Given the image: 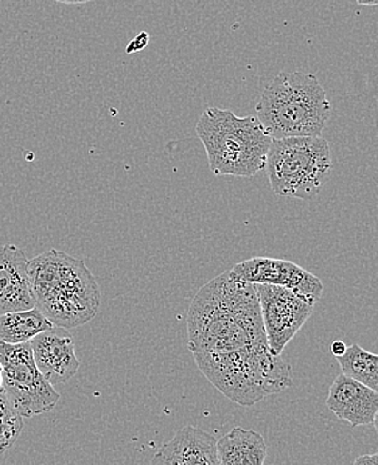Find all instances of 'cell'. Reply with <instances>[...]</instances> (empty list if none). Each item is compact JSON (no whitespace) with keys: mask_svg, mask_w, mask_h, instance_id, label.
I'll return each instance as SVG.
<instances>
[{"mask_svg":"<svg viewBox=\"0 0 378 465\" xmlns=\"http://www.w3.org/2000/svg\"><path fill=\"white\" fill-rule=\"evenodd\" d=\"M187 336L198 369L232 402L254 406L293 385L290 363L268 346L254 284L232 271L198 291Z\"/></svg>","mask_w":378,"mask_h":465,"instance_id":"cell-1","label":"cell"},{"mask_svg":"<svg viewBox=\"0 0 378 465\" xmlns=\"http://www.w3.org/2000/svg\"><path fill=\"white\" fill-rule=\"evenodd\" d=\"M35 307L61 329L72 330L96 318L102 292L81 260L50 249L29 260Z\"/></svg>","mask_w":378,"mask_h":465,"instance_id":"cell-2","label":"cell"},{"mask_svg":"<svg viewBox=\"0 0 378 465\" xmlns=\"http://www.w3.org/2000/svg\"><path fill=\"white\" fill-rule=\"evenodd\" d=\"M332 111L315 74L282 72L262 92L256 117L273 139L321 136Z\"/></svg>","mask_w":378,"mask_h":465,"instance_id":"cell-3","label":"cell"},{"mask_svg":"<svg viewBox=\"0 0 378 465\" xmlns=\"http://www.w3.org/2000/svg\"><path fill=\"white\" fill-rule=\"evenodd\" d=\"M195 131L214 175L252 178L265 170L274 139L257 117H240L229 109L209 106Z\"/></svg>","mask_w":378,"mask_h":465,"instance_id":"cell-4","label":"cell"},{"mask_svg":"<svg viewBox=\"0 0 378 465\" xmlns=\"http://www.w3.org/2000/svg\"><path fill=\"white\" fill-rule=\"evenodd\" d=\"M265 170L279 197L313 200L333 175L329 143L321 136L274 139Z\"/></svg>","mask_w":378,"mask_h":465,"instance_id":"cell-5","label":"cell"},{"mask_svg":"<svg viewBox=\"0 0 378 465\" xmlns=\"http://www.w3.org/2000/svg\"><path fill=\"white\" fill-rule=\"evenodd\" d=\"M2 388L22 417H35L53 411L60 394L39 371L32 344H10L0 339Z\"/></svg>","mask_w":378,"mask_h":465,"instance_id":"cell-6","label":"cell"},{"mask_svg":"<svg viewBox=\"0 0 378 465\" xmlns=\"http://www.w3.org/2000/svg\"><path fill=\"white\" fill-rule=\"evenodd\" d=\"M254 287L259 299L268 346L274 354L282 355L313 315L315 304L287 288L267 284H254Z\"/></svg>","mask_w":378,"mask_h":465,"instance_id":"cell-7","label":"cell"},{"mask_svg":"<svg viewBox=\"0 0 378 465\" xmlns=\"http://www.w3.org/2000/svg\"><path fill=\"white\" fill-rule=\"evenodd\" d=\"M231 271L249 284L287 288L313 304H316L323 293V282L315 274L287 260L254 257L244 260Z\"/></svg>","mask_w":378,"mask_h":465,"instance_id":"cell-8","label":"cell"},{"mask_svg":"<svg viewBox=\"0 0 378 465\" xmlns=\"http://www.w3.org/2000/svg\"><path fill=\"white\" fill-rule=\"evenodd\" d=\"M35 365L50 385L68 382L80 367L75 341L65 329L53 327L30 341Z\"/></svg>","mask_w":378,"mask_h":465,"instance_id":"cell-9","label":"cell"},{"mask_svg":"<svg viewBox=\"0 0 378 465\" xmlns=\"http://www.w3.org/2000/svg\"><path fill=\"white\" fill-rule=\"evenodd\" d=\"M35 307L26 254L13 243L0 245V315Z\"/></svg>","mask_w":378,"mask_h":465,"instance_id":"cell-10","label":"cell"},{"mask_svg":"<svg viewBox=\"0 0 378 465\" xmlns=\"http://www.w3.org/2000/svg\"><path fill=\"white\" fill-rule=\"evenodd\" d=\"M327 408L350 427L373 424L378 411V393L347 375L341 374L330 386Z\"/></svg>","mask_w":378,"mask_h":465,"instance_id":"cell-11","label":"cell"},{"mask_svg":"<svg viewBox=\"0 0 378 465\" xmlns=\"http://www.w3.org/2000/svg\"><path fill=\"white\" fill-rule=\"evenodd\" d=\"M151 465H221L217 440L200 428H182L155 453Z\"/></svg>","mask_w":378,"mask_h":465,"instance_id":"cell-12","label":"cell"},{"mask_svg":"<svg viewBox=\"0 0 378 465\" xmlns=\"http://www.w3.org/2000/svg\"><path fill=\"white\" fill-rule=\"evenodd\" d=\"M221 465H264L267 444L262 434L234 428L217 441Z\"/></svg>","mask_w":378,"mask_h":465,"instance_id":"cell-13","label":"cell"},{"mask_svg":"<svg viewBox=\"0 0 378 465\" xmlns=\"http://www.w3.org/2000/svg\"><path fill=\"white\" fill-rule=\"evenodd\" d=\"M53 327L55 324L36 307L0 315V339L5 343H29L36 335Z\"/></svg>","mask_w":378,"mask_h":465,"instance_id":"cell-14","label":"cell"},{"mask_svg":"<svg viewBox=\"0 0 378 465\" xmlns=\"http://www.w3.org/2000/svg\"><path fill=\"white\" fill-rule=\"evenodd\" d=\"M337 361L343 374L378 393V354L366 351L360 344H352Z\"/></svg>","mask_w":378,"mask_h":465,"instance_id":"cell-15","label":"cell"},{"mask_svg":"<svg viewBox=\"0 0 378 465\" xmlns=\"http://www.w3.org/2000/svg\"><path fill=\"white\" fill-rule=\"evenodd\" d=\"M24 430V417L18 413L0 386V456L7 452Z\"/></svg>","mask_w":378,"mask_h":465,"instance_id":"cell-16","label":"cell"},{"mask_svg":"<svg viewBox=\"0 0 378 465\" xmlns=\"http://www.w3.org/2000/svg\"><path fill=\"white\" fill-rule=\"evenodd\" d=\"M148 45V34L145 32L140 33L138 36L133 39L128 45L127 53L131 54V53L140 52V50L144 49Z\"/></svg>","mask_w":378,"mask_h":465,"instance_id":"cell-17","label":"cell"},{"mask_svg":"<svg viewBox=\"0 0 378 465\" xmlns=\"http://www.w3.org/2000/svg\"><path fill=\"white\" fill-rule=\"evenodd\" d=\"M353 465H378V453L360 456V458L355 459Z\"/></svg>","mask_w":378,"mask_h":465,"instance_id":"cell-18","label":"cell"},{"mask_svg":"<svg viewBox=\"0 0 378 465\" xmlns=\"http://www.w3.org/2000/svg\"><path fill=\"white\" fill-rule=\"evenodd\" d=\"M347 346L343 343V341H335L334 343L332 344V352L335 358H341L346 352Z\"/></svg>","mask_w":378,"mask_h":465,"instance_id":"cell-19","label":"cell"},{"mask_svg":"<svg viewBox=\"0 0 378 465\" xmlns=\"http://www.w3.org/2000/svg\"><path fill=\"white\" fill-rule=\"evenodd\" d=\"M58 3H64V5H84V3L92 2V0H55Z\"/></svg>","mask_w":378,"mask_h":465,"instance_id":"cell-20","label":"cell"},{"mask_svg":"<svg viewBox=\"0 0 378 465\" xmlns=\"http://www.w3.org/2000/svg\"><path fill=\"white\" fill-rule=\"evenodd\" d=\"M358 5H368V7H376L378 0H357Z\"/></svg>","mask_w":378,"mask_h":465,"instance_id":"cell-21","label":"cell"},{"mask_svg":"<svg viewBox=\"0 0 378 465\" xmlns=\"http://www.w3.org/2000/svg\"><path fill=\"white\" fill-rule=\"evenodd\" d=\"M373 424H374V428H376V432L378 434V411H377L376 417H374Z\"/></svg>","mask_w":378,"mask_h":465,"instance_id":"cell-22","label":"cell"},{"mask_svg":"<svg viewBox=\"0 0 378 465\" xmlns=\"http://www.w3.org/2000/svg\"><path fill=\"white\" fill-rule=\"evenodd\" d=\"M0 386H2V365H0Z\"/></svg>","mask_w":378,"mask_h":465,"instance_id":"cell-23","label":"cell"}]
</instances>
